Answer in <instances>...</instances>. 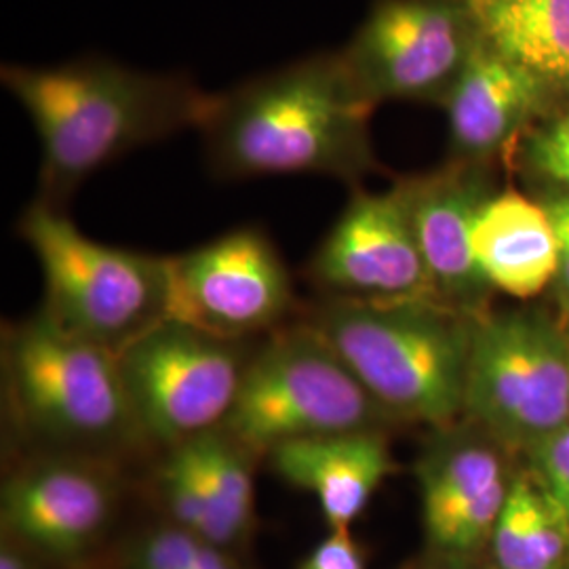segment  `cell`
Listing matches in <instances>:
<instances>
[{
	"label": "cell",
	"instance_id": "obj_4",
	"mask_svg": "<svg viewBox=\"0 0 569 569\" xmlns=\"http://www.w3.org/2000/svg\"><path fill=\"white\" fill-rule=\"evenodd\" d=\"M395 422L451 428L465 416L472 319L435 300L321 298L305 317Z\"/></svg>",
	"mask_w": 569,
	"mask_h": 569
},
{
	"label": "cell",
	"instance_id": "obj_27",
	"mask_svg": "<svg viewBox=\"0 0 569 569\" xmlns=\"http://www.w3.org/2000/svg\"><path fill=\"white\" fill-rule=\"evenodd\" d=\"M540 140L555 143V146H561V148H569V117L555 122L547 133L540 136Z\"/></svg>",
	"mask_w": 569,
	"mask_h": 569
},
{
	"label": "cell",
	"instance_id": "obj_8",
	"mask_svg": "<svg viewBox=\"0 0 569 569\" xmlns=\"http://www.w3.org/2000/svg\"><path fill=\"white\" fill-rule=\"evenodd\" d=\"M253 348L164 319L119 352L148 443L178 448L226 425Z\"/></svg>",
	"mask_w": 569,
	"mask_h": 569
},
{
	"label": "cell",
	"instance_id": "obj_18",
	"mask_svg": "<svg viewBox=\"0 0 569 569\" xmlns=\"http://www.w3.org/2000/svg\"><path fill=\"white\" fill-rule=\"evenodd\" d=\"M477 37L547 84L569 87V0H465Z\"/></svg>",
	"mask_w": 569,
	"mask_h": 569
},
{
	"label": "cell",
	"instance_id": "obj_9",
	"mask_svg": "<svg viewBox=\"0 0 569 569\" xmlns=\"http://www.w3.org/2000/svg\"><path fill=\"white\" fill-rule=\"evenodd\" d=\"M124 489L117 462L26 451L2 479L0 536L58 569H89L119 521Z\"/></svg>",
	"mask_w": 569,
	"mask_h": 569
},
{
	"label": "cell",
	"instance_id": "obj_26",
	"mask_svg": "<svg viewBox=\"0 0 569 569\" xmlns=\"http://www.w3.org/2000/svg\"><path fill=\"white\" fill-rule=\"evenodd\" d=\"M547 211H549L550 220L557 230L561 232H568L569 234V197L563 199H557L552 203L545 204Z\"/></svg>",
	"mask_w": 569,
	"mask_h": 569
},
{
	"label": "cell",
	"instance_id": "obj_16",
	"mask_svg": "<svg viewBox=\"0 0 569 569\" xmlns=\"http://www.w3.org/2000/svg\"><path fill=\"white\" fill-rule=\"evenodd\" d=\"M547 82L477 37L462 72L443 98L449 140L460 163L498 154L545 98Z\"/></svg>",
	"mask_w": 569,
	"mask_h": 569
},
{
	"label": "cell",
	"instance_id": "obj_1",
	"mask_svg": "<svg viewBox=\"0 0 569 569\" xmlns=\"http://www.w3.org/2000/svg\"><path fill=\"white\" fill-rule=\"evenodd\" d=\"M373 108L340 51H326L211 93L199 131L224 180L323 176L355 186L376 169Z\"/></svg>",
	"mask_w": 569,
	"mask_h": 569
},
{
	"label": "cell",
	"instance_id": "obj_11",
	"mask_svg": "<svg viewBox=\"0 0 569 569\" xmlns=\"http://www.w3.org/2000/svg\"><path fill=\"white\" fill-rule=\"evenodd\" d=\"M475 42L465 0H376L340 56L376 106L443 100Z\"/></svg>",
	"mask_w": 569,
	"mask_h": 569
},
{
	"label": "cell",
	"instance_id": "obj_12",
	"mask_svg": "<svg viewBox=\"0 0 569 569\" xmlns=\"http://www.w3.org/2000/svg\"><path fill=\"white\" fill-rule=\"evenodd\" d=\"M321 298L355 302L435 300L403 188L355 190L306 264Z\"/></svg>",
	"mask_w": 569,
	"mask_h": 569
},
{
	"label": "cell",
	"instance_id": "obj_15",
	"mask_svg": "<svg viewBox=\"0 0 569 569\" xmlns=\"http://www.w3.org/2000/svg\"><path fill=\"white\" fill-rule=\"evenodd\" d=\"M291 488L317 498L327 529H350L395 472L387 430H359L283 443L264 456Z\"/></svg>",
	"mask_w": 569,
	"mask_h": 569
},
{
	"label": "cell",
	"instance_id": "obj_3",
	"mask_svg": "<svg viewBox=\"0 0 569 569\" xmlns=\"http://www.w3.org/2000/svg\"><path fill=\"white\" fill-rule=\"evenodd\" d=\"M2 399L26 451L124 467L152 449L131 406L119 355L51 323L41 310L2 329Z\"/></svg>",
	"mask_w": 569,
	"mask_h": 569
},
{
	"label": "cell",
	"instance_id": "obj_17",
	"mask_svg": "<svg viewBox=\"0 0 569 569\" xmlns=\"http://www.w3.org/2000/svg\"><path fill=\"white\" fill-rule=\"evenodd\" d=\"M472 256L489 287L521 300L542 293L559 270V239L547 207L519 192L489 197L472 224Z\"/></svg>",
	"mask_w": 569,
	"mask_h": 569
},
{
	"label": "cell",
	"instance_id": "obj_24",
	"mask_svg": "<svg viewBox=\"0 0 569 569\" xmlns=\"http://www.w3.org/2000/svg\"><path fill=\"white\" fill-rule=\"evenodd\" d=\"M531 154H533V163L540 171H545L549 178L566 183L569 188V148H561L538 138Z\"/></svg>",
	"mask_w": 569,
	"mask_h": 569
},
{
	"label": "cell",
	"instance_id": "obj_14",
	"mask_svg": "<svg viewBox=\"0 0 569 569\" xmlns=\"http://www.w3.org/2000/svg\"><path fill=\"white\" fill-rule=\"evenodd\" d=\"M439 305L465 315H481L479 302L489 284L472 256V224L488 201L475 164L453 163L399 182Z\"/></svg>",
	"mask_w": 569,
	"mask_h": 569
},
{
	"label": "cell",
	"instance_id": "obj_20",
	"mask_svg": "<svg viewBox=\"0 0 569 569\" xmlns=\"http://www.w3.org/2000/svg\"><path fill=\"white\" fill-rule=\"evenodd\" d=\"M186 446L194 456L213 510L220 547L241 555L258 526L256 467L262 458L224 428L211 430Z\"/></svg>",
	"mask_w": 569,
	"mask_h": 569
},
{
	"label": "cell",
	"instance_id": "obj_23",
	"mask_svg": "<svg viewBox=\"0 0 569 569\" xmlns=\"http://www.w3.org/2000/svg\"><path fill=\"white\" fill-rule=\"evenodd\" d=\"M296 569H367L366 552L350 529H329Z\"/></svg>",
	"mask_w": 569,
	"mask_h": 569
},
{
	"label": "cell",
	"instance_id": "obj_13",
	"mask_svg": "<svg viewBox=\"0 0 569 569\" xmlns=\"http://www.w3.org/2000/svg\"><path fill=\"white\" fill-rule=\"evenodd\" d=\"M418 467L422 528L432 557L470 559L489 545L509 493L493 449L451 428Z\"/></svg>",
	"mask_w": 569,
	"mask_h": 569
},
{
	"label": "cell",
	"instance_id": "obj_25",
	"mask_svg": "<svg viewBox=\"0 0 569 569\" xmlns=\"http://www.w3.org/2000/svg\"><path fill=\"white\" fill-rule=\"evenodd\" d=\"M0 569H58L20 542L0 536Z\"/></svg>",
	"mask_w": 569,
	"mask_h": 569
},
{
	"label": "cell",
	"instance_id": "obj_21",
	"mask_svg": "<svg viewBox=\"0 0 569 569\" xmlns=\"http://www.w3.org/2000/svg\"><path fill=\"white\" fill-rule=\"evenodd\" d=\"M114 569H244L237 552L161 519L122 545Z\"/></svg>",
	"mask_w": 569,
	"mask_h": 569
},
{
	"label": "cell",
	"instance_id": "obj_10",
	"mask_svg": "<svg viewBox=\"0 0 569 569\" xmlns=\"http://www.w3.org/2000/svg\"><path fill=\"white\" fill-rule=\"evenodd\" d=\"M296 306L291 272L258 226H239L167 256V319L226 340L268 336Z\"/></svg>",
	"mask_w": 569,
	"mask_h": 569
},
{
	"label": "cell",
	"instance_id": "obj_7",
	"mask_svg": "<svg viewBox=\"0 0 569 569\" xmlns=\"http://www.w3.org/2000/svg\"><path fill=\"white\" fill-rule=\"evenodd\" d=\"M465 416L528 451L568 427V331L533 312L472 317Z\"/></svg>",
	"mask_w": 569,
	"mask_h": 569
},
{
	"label": "cell",
	"instance_id": "obj_5",
	"mask_svg": "<svg viewBox=\"0 0 569 569\" xmlns=\"http://www.w3.org/2000/svg\"><path fill=\"white\" fill-rule=\"evenodd\" d=\"M18 234L41 268V312L63 331L119 355L167 319V256L100 243L41 199Z\"/></svg>",
	"mask_w": 569,
	"mask_h": 569
},
{
	"label": "cell",
	"instance_id": "obj_22",
	"mask_svg": "<svg viewBox=\"0 0 569 569\" xmlns=\"http://www.w3.org/2000/svg\"><path fill=\"white\" fill-rule=\"evenodd\" d=\"M531 475L547 489L569 526V425L528 451Z\"/></svg>",
	"mask_w": 569,
	"mask_h": 569
},
{
	"label": "cell",
	"instance_id": "obj_19",
	"mask_svg": "<svg viewBox=\"0 0 569 569\" xmlns=\"http://www.w3.org/2000/svg\"><path fill=\"white\" fill-rule=\"evenodd\" d=\"M489 547L498 569H569V526L531 472L509 481Z\"/></svg>",
	"mask_w": 569,
	"mask_h": 569
},
{
	"label": "cell",
	"instance_id": "obj_2",
	"mask_svg": "<svg viewBox=\"0 0 569 569\" xmlns=\"http://www.w3.org/2000/svg\"><path fill=\"white\" fill-rule=\"evenodd\" d=\"M4 89L41 142L39 199L61 207L106 164L199 129L211 96L186 74H159L89 56L58 66L4 63Z\"/></svg>",
	"mask_w": 569,
	"mask_h": 569
},
{
	"label": "cell",
	"instance_id": "obj_6",
	"mask_svg": "<svg viewBox=\"0 0 569 569\" xmlns=\"http://www.w3.org/2000/svg\"><path fill=\"white\" fill-rule=\"evenodd\" d=\"M397 425L306 319L253 348L224 430L262 460L270 449L312 437Z\"/></svg>",
	"mask_w": 569,
	"mask_h": 569
},
{
	"label": "cell",
	"instance_id": "obj_28",
	"mask_svg": "<svg viewBox=\"0 0 569 569\" xmlns=\"http://www.w3.org/2000/svg\"><path fill=\"white\" fill-rule=\"evenodd\" d=\"M435 559H439V563L428 569H470L467 566V559H443V557H435Z\"/></svg>",
	"mask_w": 569,
	"mask_h": 569
},
{
	"label": "cell",
	"instance_id": "obj_29",
	"mask_svg": "<svg viewBox=\"0 0 569 569\" xmlns=\"http://www.w3.org/2000/svg\"><path fill=\"white\" fill-rule=\"evenodd\" d=\"M566 331H568V338H569V319H568V326H566Z\"/></svg>",
	"mask_w": 569,
	"mask_h": 569
}]
</instances>
